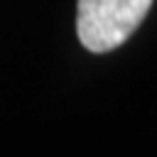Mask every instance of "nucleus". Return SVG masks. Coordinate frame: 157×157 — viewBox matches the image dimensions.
<instances>
[{"label": "nucleus", "instance_id": "1", "mask_svg": "<svg viewBox=\"0 0 157 157\" xmlns=\"http://www.w3.org/2000/svg\"><path fill=\"white\" fill-rule=\"evenodd\" d=\"M152 0H78L76 34L88 52L118 49L145 20Z\"/></svg>", "mask_w": 157, "mask_h": 157}]
</instances>
